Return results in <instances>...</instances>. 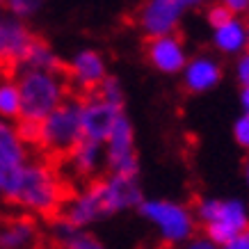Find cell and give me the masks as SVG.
<instances>
[{
	"label": "cell",
	"instance_id": "7c38bea8",
	"mask_svg": "<svg viewBox=\"0 0 249 249\" xmlns=\"http://www.w3.org/2000/svg\"><path fill=\"white\" fill-rule=\"evenodd\" d=\"M67 76L83 89H96L98 85L106 80V60L96 51H80L73 55V60L69 62Z\"/></svg>",
	"mask_w": 249,
	"mask_h": 249
},
{
	"label": "cell",
	"instance_id": "83f0119b",
	"mask_svg": "<svg viewBox=\"0 0 249 249\" xmlns=\"http://www.w3.org/2000/svg\"><path fill=\"white\" fill-rule=\"evenodd\" d=\"M222 249H249V229L242 231V233H238L227 247H222Z\"/></svg>",
	"mask_w": 249,
	"mask_h": 249
},
{
	"label": "cell",
	"instance_id": "d6a6232c",
	"mask_svg": "<svg viewBox=\"0 0 249 249\" xmlns=\"http://www.w3.org/2000/svg\"><path fill=\"white\" fill-rule=\"evenodd\" d=\"M0 199H5V178L0 176Z\"/></svg>",
	"mask_w": 249,
	"mask_h": 249
},
{
	"label": "cell",
	"instance_id": "52a82bcc",
	"mask_svg": "<svg viewBox=\"0 0 249 249\" xmlns=\"http://www.w3.org/2000/svg\"><path fill=\"white\" fill-rule=\"evenodd\" d=\"M112 215L110 213V206H107V199H106V190H103V181L98 183H91L87 188L76 195L73 199H69L64 204V215L62 219L69 222L71 227L76 229H83L91 222H96L101 217H107Z\"/></svg>",
	"mask_w": 249,
	"mask_h": 249
},
{
	"label": "cell",
	"instance_id": "f1b7e54d",
	"mask_svg": "<svg viewBox=\"0 0 249 249\" xmlns=\"http://www.w3.org/2000/svg\"><path fill=\"white\" fill-rule=\"evenodd\" d=\"M238 78H240V83L245 87H249V53L245 57H240V62H238Z\"/></svg>",
	"mask_w": 249,
	"mask_h": 249
},
{
	"label": "cell",
	"instance_id": "7402d4cb",
	"mask_svg": "<svg viewBox=\"0 0 249 249\" xmlns=\"http://www.w3.org/2000/svg\"><path fill=\"white\" fill-rule=\"evenodd\" d=\"M98 98H103V101H107V103H112V106L121 107L124 106V91H121V85L117 78H106L103 83L96 87V91H94Z\"/></svg>",
	"mask_w": 249,
	"mask_h": 249
},
{
	"label": "cell",
	"instance_id": "6da1fadb",
	"mask_svg": "<svg viewBox=\"0 0 249 249\" xmlns=\"http://www.w3.org/2000/svg\"><path fill=\"white\" fill-rule=\"evenodd\" d=\"M5 201L32 215L55 217L67 204V192L48 162L28 160L5 181Z\"/></svg>",
	"mask_w": 249,
	"mask_h": 249
},
{
	"label": "cell",
	"instance_id": "ffe728a7",
	"mask_svg": "<svg viewBox=\"0 0 249 249\" xmlns=\"http://www.w3.org/2000/svg\"><path fill=\"white\" fill-rule=\"evenodd\" d=\"M0 119L9 124L21 119V94L14 76H0Z\"/></svg>",
	"mask_w": 249,
	"mask_h": 249
},
{
	"label": "cell",
	"instance_id": "484cf974",
	"mask_svg": "<svg viewBox=\"0 0 249 249\" xmlns=\"http://www.w3.org/2000/svg\"><path fill=\"white\" fill-rule=\"evenodd\" d=\"M233 137L242 149L249 151V114H242L240 119L233 124Z\"/></svg>",
	"mask_w": 249,
	"mask_h": 249
},
{
	"label": "cell",
	"instance_id": "d4e9b609",
	"mask_svg": "<svg viewBox=\"0 0 249 249\" xmlns=\"http://www.w3.org/2000/svg\"><path fill=\"white\" fill-rule=\"evenodd\" d=\"M231 18H233V14L229 12L227 5H215V7L208 9V21H211V25L215 28V30L222 28V25H227Z\"/></svg>",
	"mask_w": 249,
	"mask_h": 249
},
{
	"label": "cell",
	"instance_id": "3957f363",
	"mask_svg": "<svg viewBox=\"0 0 249 249\" xmlns=\"http://www.w3.org/2000/svg\"><path fill=\"white\" fill-rule=\"evenodd\" d=\"M80 140V101L76 98H67L60 107H55L41 124H37L35 133V146L44 149L51 156H67Z\"/></svg>",
	"mask_w": 249,
	"mask_h": 249
},
{
	"label": "cell",
	"instance_id": "603a6c76",
	"mask_svg": "<svg viewBox=\"0 0 249 249\" xmlns=\"http://www.w3.org/2000/svg\"><path fill=\"white\" fill-rule=\"evenodd\" d=\"M206 240L208 242H213L217 249H222V247H227L229 242L233 240L235 235V231L233 229H229V227H224V224H219V222H211V224H206Z\"/></svg>",
	"mask_w": 249,
	"mask_h": 249
},
{
	"label": "cell",
	"instance_id": "cb8c5ba5",
	"mask_svg": "<svg viewBox=\"0 0 249 249\" xmlns=\"http://www.w3.org/2000/svg\"><path fill=\"white\" fill-rule=\"evenodd\" d=\"M39 7H41V2H37V0H9L5 5V9L18 21H25L28 16L37 14Z\"/></svg>",
	"mask_w": 249,
	"mask_h": 249
},
{
	"label": "cell",
	"instance_id": "836d02e7",
	"mask_svg": "<svg viewBox=\"0 0 249 249\" xmlns=\"http://www.w3.org/2000/svg\"><path fill=\"white\" fill-rule=\"evenodd\" d=\"M247 183H249V165H247Z\"/></svg>",
	"mask_w": 249,
	"mask_h": 249
},
{
	"label": "cell",
	"instance_id": "9a60e30c",
	"mask_svg": "<svg viewBox=\"0 0 249 249\" xmlns=\"http://www.w3.org/2000/svg\"><path fill=\"white\" fill-rule=\"evenodd\" d=\"M219 78H222V71H219V64L211 57H195V60H190L183 69V80H185V87L190 91H208L213 89L215 85L219 83Z\"/></svg>",
	"mask_w": 249,
	"mask_h": 249
},
{
	"label": "cell",
	"instance_id": "4fadbf2b",
	"mask_svg": "<svg viewBox=\"0 0 249 249\" xmlns=\"http://www.w3.org/2000/svg\"><path fill=\"white\" fill-rule=\"evenodd\" d=\"M106 199L110 213H119L126 208H140L142 204V188L137 183V176H124V174H110L103 181Z\"/></svg>",
	"mask_w": 249,
	"mask_h": 249
},
{
	"label": "cell",
	"instance_id": "5bb4252c",
	"mask_svg": "<svg viewBox=\"0 0 249 249\" xmlns=\"http://www.w3.org/2000/svg\"><path fill=\"white\" fill-rule=\"evenodd\" d=\"M146 55H149L153 67L158 69V71H162V73H178L188 64V57H185L181 39H176L174 35L151 39Z\"/></svg>",
	"mask_w": 249,
	"mask_h": 249
},
{
	"label": "cell",
	"instance_id": "ba28073f",
	"mask_svg": "<svg viewBox=\"0 0 249 249\" xmlns=\"http://www.w3.org/2000/svg\"><path fill=\"white\" fill-rule=\"evenodd\" d=\"M190 5H195V2H190V0H151L137 14L140 28L153 39L169 37Z\"/></svg>",
	"mask_w": 249,
	"mask_h": 249
},
{
	"label": "cell",
	"instance_id": "8992f818",
	"mask_svg": "<svg viewBox=\"0 0 249 249\" xmlns=\"http://www.w3.org/2000/svg\"><path fill=\"white\" fill-rule=\"evenodd\" d=\"M32 41L35 35L25 25V21L14 18L7 9H0V71L2 69L16 71Z\"/></svg>",
	"mask_w": 249,
	"mask_h": 249
},
{
	"label": "cell",
	"instance_id": "5b68a950",
	"mask_svg": "<svg viewBox=\"0 0 249 249\" xmlns=\"http://www.w3.org/2000/svg\"><path fill=\"white\" fill-rule=\"evenodd\" d=\"M124 117L121 107L107 103L96 94L80 101V126H83V137L89 142L106 144V140L112 133L114 124Z\"/></svg>",
	"mask_w": 249,
	"mask_h": 249
},
{
	"label": "cell",
	"instance_id": "ac0fdd59",
	"mask_svg": "<svg viewBox=\"0 0 249 249\" xmlns=\"http://www.w3.org/2000/svg\"><path fill=\"white\" fill-rule=\"evenodd\" d=\"M53 238L62 249H106L96 235L87 233L85 229L71 227L64 219H55L53 224Z\"/></svg>",
	"mask_w": 249,
	"mask_h": 249
},
{
	"label": "cell",
	"instance_id": "4316f807",
	"mask_svg": "<svg viewBox=\"0 0 249 249\" xmlns=\"http://www.w3.org/2000/svg\"><path fill=\"white\" fill-rule=\"evenodd\" d=\"M217 211H219V201H217V199H204V201H199V208H196L199 217L204 219L206 224H211L213 219L217 217Z\"/></svg>",
	"mask_w": 249,
	"mask_h": 249
},
{
	"label": "cell",
	"instance_id": "2e32d148",
	"mask_svg": "<svg viewBox=\"0 0 249 249\" xmlns=\"http://www.w3.org/2000/svg\"><path fill=\"white\" fill-rule=\"evenodd\" d=\"M18 69H25V71H44V73H67V67L60 62V57L55 55L53 48L37 37L30 44L28 53L23 55V60L16 67V71Z\"/></svg>",
	"mask_w": 249,
	"mask_h": 249
},
{
	"label": "cell",
	"instance_id": "9c48e42d",
	"mask_svg": "<svg viewBox=\"0 0 249 249\" xmlns=\"http://www.w3.org/2000/svg\"><path fill=\"white\" fill-rule=\"evenodd\" d=\"M106 162L112 174L137 176V156L133 144V126L126 117L114 124L112 133L106 140Z\"/></svg>",
	"mask_w": 249,
	"mask_h": 249
},
{
	"label": "cell",
	"instance_id": "7a4b0ae2",
	"mask_svg": "<svg viewBox=\"0 0 249 249\" xmlns=\"http://www.w3.org/2000/svg\"><path fill=\"white\" fill-rule=\"evenodd\" d=\"M21 94V119L18 124L37 126L67 101L64 73H44L18 69L14 76Z\"/></svg>",
	"mask_w": 249,
	"mask_h": 249
},
{
	"label": "cell",
	"instance_id": "e0dca14e",
	"mask_svg": "<svg viewBox=\"0 0 249 249\" xmlns=\"http://www.w3.org/2000/svg\"><path fill=\"white\" fill-rule=\"evenodd\" d=\"M101 146H103V144L89 142V140L83 137V140L64 156L69 167L73 169V174H78V176H91V174L96 172L98 165H101V158H103Z\"/></svg>",
	"mask_w": 249,
	"mask_h": 249
},
{
	"label": "cell",
	"instance_id": "44dd1931",
	"mask_svg": "<svg viewBox=\"0 0 249 249\" xmlns=\"http://www.w3.org/2000/svg\"><path fill=\"white\" fill-rule=\"evenodd\" d=\"M213 222H219L224 227L233 229L235 233H242L249 229V215H247V208L242 201L233 199V201H219V211H217V217Z\"/></svg>",
	"mask_w": 249,
	"mask_h": 249
},
{
	"label": "cell",
	"instance_id": "d6986e66",
	"mask_svg": "<svg viewBox=\"0 0 249 249\" xmlns=\"http://www.w3.org/2000/svg\"><path fill=\"white\" fill-rule=\"evenodd\" d=\"M213 41L224 53H238V51H242L249 44V30L240 18H231L227 25H222V28L215 30Z\"/></svg>",
	"mask_w": 249,
	"mask_h": 249
},
{
	"label": "cell",
	"instance_id": "30bf717a",
	"mask_svg": "<svg viewBox=\"0 0 249 249\" xmlns=\"http://www.w3.org/2000/svg\"><path fill=\"white\" fill-rule=\"evenodd\" d=\"M0 249H41V231L30 215L0 219Z\"/></svg>",
	"mask_w": 249,
	"mask_h": 249
},
{
	"label": "cell",
	"instance_id": "277c9868",
	"mask_svg": "<svg viewBox=\"0 0 249 249\" xmlns=\"http://www.w3.org/2000/svg\"><path fill=\"white\" fill-rule=\"evenodd\" d=\"M140 213L158 227L160 238L167 245H176V242L188 240L192 231H195V219H192L188 208L181 204L153 199V201H142Z\"/></svg>",
	"mask_w": 249,
	"mask_h": 249
},
{
	"label": "cell",
	"instance_id": "4dcf8cb0",
	"mask_svg": "<svg viewBox=\"0 0 249 249\" xmlns=\"http://www.w3.org/2000/svg\"><path fill=\"white\" fill-rule=\"evenodd\" d=\"M185 249H217L213 242H208V240H195V242H190Z\"/></svg>",
	"mask_w": 249,
	"mask_h": 249
},
{
	"label": "cell",
	"instance_id": "1f68e13d",
	"mask_svg": "<svg viewBox=\"0 0 249 249\" xmlns=\"http://www.w3.org/2000/svg\"><path fill=\"white\" fill-rule=\"evenodd\" d=\"M240 106H242V110H245V114H249V87H242Z\"/></svg>",
	"mask_w": 249,
	"mask_h": 249
},
{
	"label": "cell",
	"instance_id": "f546056e",
	"mask_svg": "<svg viewBox=\"0 0 249 249\" xmlns=\"http://www.w3.org/2000/svg\"><path fill=\"white\" fill-rule=\"evenodd\" d=\"M224 5L229 7V12H231V14H233V12H245V9L249 7L247 0H229V2H224Z\"/></svg>",
	"mask_w": 249,
	"mask_h": 249
},
{
	"label": "cell",
	"instance_id": "8fae6325",
	"mask_svg": "<svg viewBox=\"0 0 249 249\" xmlns=\"http://www.w3.org/2000/svg\"><path fill=\"white\" fill-rule=\"evenodd\" d=\"M30 160L28 144L23 142L16 124L0 119V176L7 181L9 176Z\"/></svg>",
	"mask_w": 249,
	"mask_h": 249
}]
</instances>
